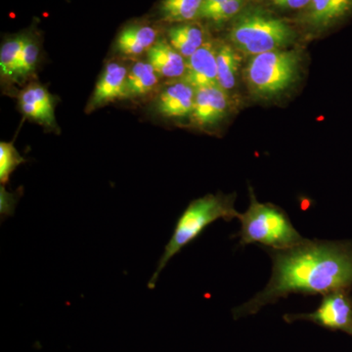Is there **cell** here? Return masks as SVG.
I'll return each instance as SVG.
<instances>
[{"instance_id": "cell-1", "label": "cell", "mask_w": 352, "mask_h": 352, "mask_svg": "<svg viewBox=\"0 0 352 352\" xmlns=\"http://www.w3.org/2000/svg\"><path fill=\"white\" fill-rule=\"evenodd\" d=\"M268 284L235 314H256L291 294L327 295L352 287V243L302 241L289 249L271 252Z\"/></svg>"}, {"instance_id": "cell-2", "label": "cell", "mask_w": 352, "mask_h": 352, "mask_svg": "<svg viewBox=\"0 0 352 352\" xmlns=\"http://www.w3.org/2000/svg\"><path fill=\"white\" fill-rule=\"evenodd\" d=\"M239 212L234 208L233 196L217 194L192 201L176 222L175 231L170 242L164 248V254L157 263L156 271L148 283V288H155L157 278L168 261L182 251L183 248L200 236L212 222L219 219L230 221L239 219Z\"/></svg>"}, {"instance_id": "cell-3", "label": "cell", "mask_w": 352, "mask_h": 352, "mask_svg": "<svg viewBox=\"0 0 352 352\" xmlns=\"http://www.w3.org/2000/svg\"><path fill=\"white\" fill-rule=\"evenodd\" d=\"M229 38L245 54L283 50L296 39V32L286 21L261 8L244 9L235 18Z\"/></svg>"}, {"instance_id": "cell-4", "label": "cell", "mask_w": 352, "mask_h": 352, "mask_svg": "<svg viewBox=\"0 0 352 352\" xmlns=\"http://www.w3.org/2000/svg\"><path fill=\"white\" fill-rule=\"evenodd\" d=\"M240 245L259 244L272 251H281L300 244L305 238L292 224L281 208L259 203L251 193V204L240 214Z\"/></svg>"}, {"instance_id": "cell-5", "label": "cell", "mask_w": 352, "mask_h": 352, "mask_svg": "<svg viewBox=\"0 0 352 352\" xmlns=\"http://www.w3.org/2000/svg\"><path fill=\"white\" fill-rule=\"evenodd\" d=\"M302 55L296 50H275L252 58L245 78L252 94L271 99L285 94L300 78Z\"/></svg>"}, {"instance_id": "cell-6", "label": "cell", "mask_w": 352, "mask_h": 352, "mask_svg": "<svg viewBox=\"0 0 352 352\" xmlns=\"http://www.w3.org/2000/svg\"><path fill=\"white\" fill-rule=\"evenodd\" d=\"M288 318L305 319L332 330L352 333V298L349 289L323 296L321 305L312 314L288 315Z\"/></svg>"}, {"instance_id": "cell-7", "label": "cell", "mask_w": 352, "mask_h": 352, "mask_svg": "<svg viewBox=\"0 0 352 352\" xmlns=\"http://www.w3.org/2000/svg\"><path fill=\"white\" fill-rule=\"evenodd\" d=\"M352 16V0H310L302 23L309 31L322 34L346 22Z\"/></svg>"}, {"instance_id": "cell-8", "label": "cell", "mask_w": 352, "mask_h": 352, "mask_svg": "<svg viewBox=\"0 0 352 352\" xmlns=\"http://www.w3.org/2000/svg\"><path fill=\"white\" fill-rule=\"evenodd\" d=\"M228 106V95L219 85L198 88L190 117L196 126H214L224 119Z\"/></svg>"}, {"instance_id": "cell-9", "label": "cell", "mask_w": 352, "mask_h": 352, "mask_svg": "<svg viewBox=\"0 0 352 352\" xmlns=\"http://www.w3.org/2000/svg\"><path fill=\"white\" fill-rule=\"evenodd\" d=\"M184 78V82L189 83L195 89L219 85L215 44L212 41H206L188 58Z\"/></svg>"}, {"instance_id": "cell-10", "label": "cell", "mask_w": 352, "mask_h": 352, "mask_svg": "<svg viewBox=\"0 0 352 352\" xmlns=\"http://www.w3.org/2000/svg\"><path fill=\"white\" fill-rule=\"evenodd\" d=\"M127 74L129 71L124 65L116 62L108 64L95 87L87 107L88 111L94 110L111 102L127 98Z\"/></svg>"}, {"instance_id": "cell-11", "label": "cell", "mask_w": 352, "mask_h": 352, "mask_svg": "<svg viewBox=\"0 0 352 352\" xmlns=\"http://www.w3.org/2000/svg\"><path fill=\"white\" fill-rule=\"evenodd\" d=\"M196 89L186 82H175L164 88L157 100V110L168 119L191 116Z\"/></svg>"}, {"instance_id": "cell-12", "label": "cell", "mask_w": 352, "mask_h": 352, "mask_svg": "<svg viewBox=\"0 0 352 352\" xmlns=\"http://www.w3.org/2000/svg\"><path fill=\"white\" fill-rule=\"evenodd\" d=\"M19 105L25 117L41 122L44 126H56L54 100L52 95L41 85H32L20 94Z\"/></svg>"}, {"instance_id": "cell-13", "label": "cell", "mask_w": 352, "mask_h": 352, "mask_svg": "<svg viewBox=\"0 0 352 352\" xmlns=\"http://www.w3.org/2000/svg\"><path fill=\"white\" fill-rule=\"evenodd\" d=\"M148 62L157 75L163 78H179L186 72L184 57L166 41H157L148 50Z\"/></svg>"}, {"instance_id": "cell-14", "label": "cell", "mask_w": 352, "mask_h": 352, "mask_svg": "<svg viewBox=\"0 0 352 352\" xmlns=\"http://www.w3.org/2000/svg\"><path fill=\"white\" fill-rule=\"evenodd\" d=\"M157 43V32L148 25H131L120 32L117 48L126 56H138Z\"/></svg>"}, {"instance_id": "cell-15", "label": "cell", "mask_w": 352, "mask_h": 352, "mask_svg": "<svg viewBox=\"0 0 352 352\" xmlns=\"http://www.w3.org/2000/svg\"><path fill=\"white\" fill-rule=\"evenodd\" d=\"M168 43L183 57H191L206 43L203 30L196 25H176L168 32Z\"/></svg>"}, {"instance_id": "cell-16", "label": "cell", "mask_w": 352, "mask_h": 352, "mask_svg": "<svg viewBox=\"0 0 352 352\" xmlns=\"http://www.w3.org/2000/svg\"><path fill=\"white\" fill-rule=\"evenodd\" d=\"M217 80L222 89H233L237 80L241 58L235 47L230 44L217 45Z\"/></svg>"}, {"instance_id": "cell-17", "label": "cell", "mask_w": 352, "mask_h": 352, "mask_svg": "<svg viewBox=\"0 0 352 352\" xmlns=\"http://www.w3.org/2000/svg\"><path fill=\"white\" fill-rule=\"evenodd\" d=\"M159 75L149 62H138L127 74L126 94L129 97H140L149 94L157 87Z\"/></svg>"}, {"instance_id": "cell-18", "label": "cell", "mask_w": 352, "mask_h": 352, "mask_svg": "<svg viewBox=\"0 0 352 352\" xmlns=\"http://www.w3.org/2000/svg\"><path fill=\"white\" fill-rule=\"evenodd\" d=\"M203 0H163L161 13L168 22H188L198 17Z\"/></svg>"}, {"instance_id": "cell-19", "label": "cell", "mask_w": 352, "mask_h": 352, "mask_svg": "<svg viewBox=\"0 0 352 352\" xmlns=\"http://www.w3.org/2000/svg\"><path fill=\"white\" fill-rule=\"evenodd\" d=\"M27 38V36H16L2 44L0 50V73L2 78L15 80L16 71Z\"/></svg>"}, {"instance_id": "cell-20", "label": "cell", "mask_w": 352, "mask_h": 352, "mask_svg": "<svg viewBox=\"0 0 352 352\" xmlns=\"http://www.w3.org/2000/svg\"><path fill=\"white\" fill-rule=\"evenodd\" d=\"M25 162L27 160L21 156L13 142L2 141L0 143V182L1 184H7L13 171L17 168L18 166Z\"/></svg>"}, {"instance_id": "cell-21", "label": "cell", "mask_w": 352, "mask_h": 352, "mask_svg": "<svg viewBox=\"0 0 352 352\" xmlns=\"http://www.w3.org/2000/svg\"><path fill=\"white\" fill-rule=\"evenodd\" d=\"M39 56L38 44L34 38L28 36L22 54H21L19 64L16 71L15 80H19L28 78L34 73Z\"/></svg>"}, {"instance_id": "cell-22", "label": "cell", "mask_w": 352, "mask_h": 352, "mask_svg": "<svg viewBox=\"0 0 352 352\" xmlns=\"http://www.w3.org/2000/svg\"><path fill=\"white\" fill-rule=\"evenodd\" d=\"M247 3V0H227L224 3L215 7L201 16L214 23H222L237 17Z\"/></svg>"}, {"instance_id": "cell-23", "label": "cell", "mask_w": 352, "mask_h": 352, "mask_svg": "<svg viewBox=\"0 0 352 352\" xmlns=\"http://www.w3.org/2000/svg\"><path fill=\"white\" fill-rule=\"evenodd\" d=\"M273 6L284 10H300L305 9L310 0H270Z\"/></svg>"}, {"instance_id": "cell-24", "label": "cell", "mask_w": 352, "mask_h": 352, "mask_svg": "<svg viewBox=\"0 0 352 352\" xmlns=\"http://www.w3.org/2000/svg\"><path fill=\"white\" fill-rule=\"evenodd\" d=\"M227 0H203L199 17H201L203 14L208 12V11L212 10L215 7L220 6V4L224 3Z\"/></svg>"}]
</instances>
